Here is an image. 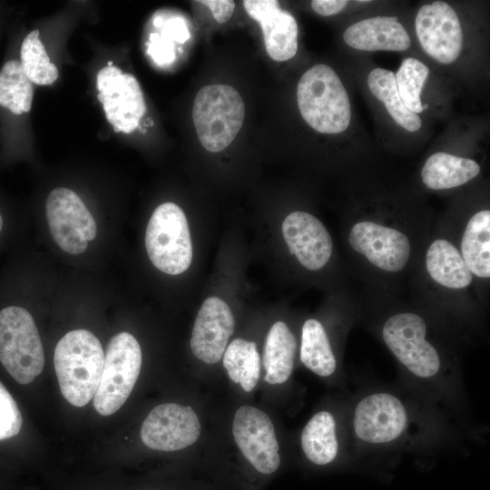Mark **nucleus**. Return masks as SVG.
Wrapping results in <instances>:
<instances>
[{"label":"nucleus","instance_id":"obj_2","mask_svg":"<svg viewBox=\"0 0 490 490\" xmlns=\"http://www.w3.org/2000/svg\"><path fill=\"white\" fill-rule=\"evenodd\" d=\"M297 101L305 122L321 133H338L350 122L348 93L339 77L327 64L309 68L300 78Z\"/></svg>","mask_w":490,"mask_h":490},{"label":"nucleus","instance_id":"obj_14","mask_svg":"<svg viewBox=\"0 0 490 490\" xmlns=\"http://www.w3.org/2000/svg\"><path fill=\"white\" fill-rule=\"evenodd\" d=\"M348 240L356 251L386 271L401 270L410 256V243L405 234L372 221L356 223Z\"/></svg>","mask_w":490,"mask_h":490},{"label":"nucleus","instance_id":"obj_29","mask_svg":"<svg viewBox=\"0 0 490 490\" xmlns=\"http://www.w3.org/2000/svg\"><path fill=\"white\" fill-rule=\"evenodd\" d=\"M429 69L417 59H405L395 74L398 94L404 105L417 114L423 111L420 93Z\"/></svg>","mask_w":490,"mask_h":490},{"label":"nucleus","instance_id":"obj_17","mask_svg":"<svg viewBox=\"0 0 490 490\" xmlns=\"http://www.w3.org/2000/svg\"><path fill=\"white\" fill-rule=\"evenodd\" d=\"M243 5L248 15L260 24L270 58L278 62L292 58L298 50L295 18L280 9L276 0H246Z\"/></svg>","mask_w":490,"mask_h":490},{"label":"nucleus","instance_id":"obj_28","mask_svg":"<svg viewBox=\"0 0 490 490\" xmlns=\"http://www.w3.org/2000/svg\"><path fill=\"white\" fill-rule=\"evenodd\" d=\"M21 64L28 79L39 85H49L58 78V69L51 63L39 38V31L30 32L21 45Z\"/></svg>","mask_w":490,"mask_h":490},{"label":"nucleus","instance_id":"obj_22","mask_svg":"<svg viewBox=\"0 0 490 490\" xmlns=\"http://www.w3.org/2000/svg\"><path fill=\"white\" fill-rule=\"evenodd\" d=\"M462 258L472 274L490 277V211L483 210L471 217L461 241Z\"/></svg>","mask_w":490,"mask_h":490},{"label":"nucleus","instance_id":"obj_13","mask_svg":"<svg viewBox=\"0 0 490 490\" xmlns=\"http://www.w3.org/2000/svg\"><path fill=\"white\" fill-rule=\"evenodd\" d=\"M415 27L424 51L441 64L453 63L462 49L463 33L458 16L446 2L421 6Z\"/></svg>","mask_w":490,"mask_h":490},{"label":"nucleus","instance_id":"obj_32","mask_svg":"<svg viewBox=\"0 0 490 490\" xmlns=\"http://www.w3.org/2000/svg\"><path fill=\"white\" fill-rule=\"evenodd\" d=\"M162 35L180 44L190 38L185 21L181 17H172L162 23Z\"/></svg>","mask_w":490,"mask_h":490},{"label":"nucleus","instance_id":"obj_20","mask_svg":"<svg viewBox=\"0 0 490 490\" xmlns=\"http://www.w3.org/2000/svg\"><path fill=\"white\" fill-rule=\"evenodd\" d=\"M479 172L480 166L474 160L436 152L426 161L421 176L427 188L444 190L466 183Z\"/></svg>","mask_w":490,"mask_h":490},{"label":"nucleus","instance_id":"obj_34","mask_svg":"<svg viewBox=\"0 0 490 490\" xmlns=\"http://www.w3.org/2000/svg\"><path fill=\"white\" fill-rule=\"evenodd\" d=\"M347 3L345 0H313L311 7L317 14L328 16L339 13Z\"/></svg>","mask_w":490,"mask_h":490},{"label":"nucleus","instance_id":"obj_10","mask_svg":"<svg viewBox=\"0 0 490 490\" xmlns=\"http://www.w3.org/2000/svg\"><path fill=\"white\" fill-rule=\"evenodd\" d=\"M201 432V423L192 407L165 403L148 414L142 425L141 438L151 449L172 452L194 444Z\"/></svg>","mask_w":490,"mask_h":490},{"label":"nucleus","instance_id":"obj_11","mask_svg":"<svg viewBox=\"0 0 490 490\" xmlns=\"http://www.w3.org/2000/svg\"><path fill=\"white\" fill-rule=\"evenodd\" d=\"M232 434L241 453L258 472L270 475L277 471L280 465L279 446L266 413L241 406L234 415Z\"/></svg>","mask_w":490,"mask_h":490},{"label":"nucleus","instance_id":"obj_36","mask_svg":"<svg viewBox=\"0 0 490 490\" xmlns=\"http://www.w3.org/2000/svg\"><path fill=\"white\" fill-rule=\"evenodd\" d=\"M427 107H428V106H427V104H422V108H423V110H426V109H427Z\"/></svg>","mask_w":490,"mask_h":490},{"label":"nucleus","instance_id":"obj_26","mask_svg":"<svg viewBox=\"0 0 490 490\" xmlns=\"http://www.w3.org/2000/svg\"><path fill=\"white\" fill-rule=\"evenodd\" d=\"M368 85L372 94L384 103L398 125L408 132H416L421 127L419 116L410 112L402 103L393 72L383 68L372 70L368 77Z\"/></svg>","mask_w":490,"mask_h":490},{"label":"nucleus","instance_id":"obj_1","mask_svg":"<svg viewBox=\"0 0 490 490\" xmlns=\"http://www.w3.org/2000/svg\"><path fill=\"white\" fill-rule=\"evenodd\" d=\"M104 363L99 339L89 330L67 332L56 344L54 365L64 397L74 407L93 398Z\"/></svg>","mask_w":490,"mask_h":490},{"label":"nucleus","instance_id":"obj_12","mask_svg":"<svg viewBox=\"0 0 490 490\" xmlns=\"http://www.w3.org/2000/svg\"><path fill=\"white\" fill-rule=\"evenodd\" d=\"M407 420V411L397 397L377 392L366 396L356 406L353 429L363 442L387 444L402 436Z\"/></svg>","mask_w":490,"mask_h":490},{"label":"nucleus","instance_id":"obj_25","mask_svg":"<svg viewBox=\"0 0 490 490\" xmlns=\"http://www.w3.org/2000/svg\"><path fill=\"white\" fill-rule=\"evenodd\" d=\"M222 357L229 377L240 384L244 391H251L260 374V359L256 343L236 338L226 348Z\"/></svg>","mask_w":490,"mask_h":490},{"label":"nucleus","instance_id":"obj_4","mask_svg":"<svg viewBox=\"0 0 490 490\" xmlns=\"http://www.w3.org/2000/svg\"><path fill=\"white\" fill-rule=\"evenodd\" d=\"M0 361L19 384L41 374L44 353L34 320L28 310L8 306L0 311Z\"/></svg>","mask_w":490,"mask_h":490},{"label":"nucleus","instance_id":"obj_21","mask_svg":"<svg viewBox=\"0 0 490 490\" xmlns=\"http://www.w3.org/2000/svg\"><path fill=\"white\" fill-rule=\"evenodd\" d=\"M426 265L430 277L446 288L463 289L473 280V274L466 267L462 255L446 240H436L429 246Z\"/></svg>","mask_w":490,"mask_h":490},{"label":"nucleus","instance_id":"obj_15","mask_svg":"<svg viewBox=\"0 0 490 490\" xmlns=\"http://www.w3.org/2000/svg\"><path fill=\"white\" fill-rule=\"evenodd\" d=\"M235 327L233 314L225 301L210 297L202 303L191 332L192 354L207 364L219 362Z\"/></svg>","mask_w":490,"mask_h":490},{"label":"nucleus","instance_id":"obj_8","mask_svg":"<svg viewBox=\"0 0 490 490\" xmlns=\"http://www.w3.org/2000/svg\"><path fill=\"white\" fill-rule=\"evenodd\" d=\"M46 219L51 235L65 252L78 255L97 234L95 220L81 198L72 190L57 187L48 195Z\"/></svg>","mask_w":490,"mask_h":490},{"label":"nucleus","instance_id":"obj_33","mask_svg":"<svg viewBox=\"0 0 490 490\" xmlns=\"http://www.w3.org/2000/svg\"><path fill=\"white\" fill-rule=\"evenodd\" d=\"M198 3L208 6L215 20L220 24L226 23L232 16L235 8L234 1L230 0H203Z\"/></svg>","mask_w":490,"mask_h":490},{"label":"nucleus","instance_id":"obj_23","mask_svg":"<svg viewBox=\"0 0 490 490\" xmlns=\"http://www.w3.org/2000/svg\"><path fill=\"white\" fill-rule=\"evenodd\" d=\"M301 446L305 456L313 464L331 463L338 452L336 422L328 411L316 413L304 426Z\"/></svg>","mask_w":490,"mask_h":490},{"label":"nucleus","instance_id":"obj_24","mask_svg":"<svg viewBox=\"0 0 490 490\" xmlns=\"http://www.w3.org/2000/svg\"><path fill=\"white\" fill-rule=\"evenodd\" d=\"M300 360L319 377H329L336 370L337 362L326 330L315 318H309L303 324Z\"/></svg>","mask_w":490,"mask_h":490},{"label":"nucleus","instance_id":"obj_35","mask_svg":"<svg viewBox=\"0 0 490 490\" xmlns=\"http://www.w3.org/2000/svg\"><path fill=\"white\" fill-rule=\"evenodd\" d=\"M3 225H4V220H3L2 215L0 214V232H1L2 229H3Z\"/></svg>","mask_w":490,"mask_h":490},{"label":"nucleus","instance_id":"obj_5","mask_svg":"<svg viewBox=\"0 0 490 490\" xmlns=\"http://www.w3.org/2000/svg\"><path fill=\"white\" fill-rule=\"evenodd\" d=\"M145 248L159 270L178 275L192 260V243L186 216L177 204L164 202L152 212L145 232Z\"/></svg>","mask_w":490,"mask_h":490},{"label":"nucleus","instance_id":"obj_9","mask_svg":"<svg viewBox=\"0 0 490 490\" xmlns=\"http://www.w3.org/2000/svg\"><path fill=\"white\" fill-rule=\"evenodd\" d=\"M96 87L97 98L114 131L124 133L134 131L146 111L137 79L115 65L106 66L97 74Z\"/></svg>","mask_w":490,"mask_h":490},{"label":"nucleus","instance_id":"obj_19","mask_svg":"<svg viewBox=\"0 0 490 490\" xmlns=\"http://www.w3.org/2000/svg\"><path fill=\"white\" fill-rule=\"evenodd\" d=\"M297 351V341L283 321L275 322L266 337L263 349L264 380L282 384L290 377Z\"/></svg>","mask_w":490,"mask_h":490},{"label":"nucleus","instance_id":"obj_18","mask_svg":"<svg viewBox=\"0 0 490 490\" xmlns=\"http://www.w3.org/2000/svg\"><path fill=\"white\" fill-rule=\"evenodd\" d=\"M344 41L352 48L363 51H404L410 46V37L397 17L377 16L348 26Z\"/></svg>","mask_w":490,"mask_h":490},{"label":"nucleus","instance_id":"obj_30","mask_svg":"<svg viewBox=\"0 0 490 490\" xmlns=\"http://www.w3.org/2000/svg\"><path fill=\"white\" fill-rule=\"evenodd\" d=\"M22 425L23 417L16 402L0 382V440L18 435Z\"/></svg>","mask_w":490,"mask_h":490},{"label":"nucleus","instance_id":"obj_6","mask_svg":"<svg viewBox=\"0 0 490 490\" xmlns=\"http://www.w3.org/2000/svg\"><path fill=\"white\" fill-rule=\"evenodd\" d=\"M142 360L140 344L131 333L120 332L110 339L93 398L98 414L108 416L122 407L138 379Z\"/></svg>","mask_w":490,"mask_h":490},{"label":"nucleus","instance_id":"obj_27","mask_svg":"<svg viewBox=\"0 0 490 490\" xmlns=\"http://www.w3.org/2000/svg\"><path fill=\"white\" fill-rule=\"evenodd\" d=\"M32 82L17 60L7 61L0 72V105L19 115L31 110Z\"/></svg>","mask_w":490,"mask_h":490},{"label":"nucleus","instance_id":"obj_31","mask_svg":"<svg viewBox=\"0 0 490 490\" xmlns=\"http://www.w3.org/2000/svg\"><path fill=\"white\" fill-rule=\"evenodd\" d=\"M147 52L159 65L169 64L175 59L173 42L157 33L150 34Z\"/></svg>","mask_w":490,"mask_h":490},{"label":"nucleus","instance_id":"obj_16","mask_svg":"<svg viewBox=\"0 0 490 490\" xmlns=\"http://www.w3.org/2000/svg\"><path fill=\"white\" fill-rule=\"evenodd\" d=\"M282 234L290 254L306 269L318 270L329 260L332 240L315 216L304 211L289 213L283 220Z\"/></svg>","mask_w":490,"mask_h":490},{"label":"nucleus","instance_id":"obj_37","mask_svg":"<svg viewBox=\"0 0 490 490\" xmlns=\"http://www.w3.org/2000/svg\"><path fill=\"white\" fill-rule=\"evenodd\" d=\"M113 62H112V61H109L107 66H113Z\"/></svg>","mask_w":490,"mask_h":490},{"label":"nucleus","instance_id":"obj_3","mask_svg":"<svg viewBox=\"0 0 490 490\" xmlns=\"http://www.w3.org/2000/svg\"><path fill=\"white\" fill-rule=\"evenodd\" d=\"M244 116L243 100L230 85H206L195 96L192 120L201 145L209 152L228 147L240 132Z\"/></svg>","mask_w":490,"mask_h":490},{"label":"nucleus","instance_id":"obj_7","mask_svg":"<svg viewBox=\"0 0 490 490\" xmlns=\"http://www.w3.org/2000/svg\"><path fill=\"white\" fill-rule=\"evenodd\" d=\"M426 325L414 313L404 312L390 317L384 324L385 343L397 360L414 376L431 378L441 368L436 349L426 339Z\"/></svg>","mask_w":490,"mask_h":490}]
</instances>
